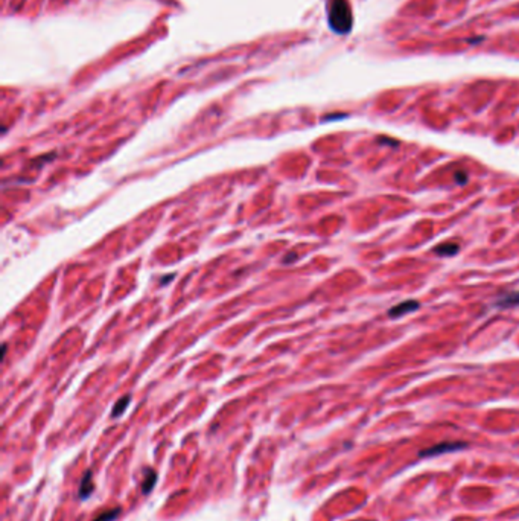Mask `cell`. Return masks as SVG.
Returning a JSON list of instances; mask_svg holds the SVG:
<instances>
[{
  "mask_svg": "<svg viewBox=\"0 0 519 521\" xmlns=\"http://www.w3.org/2000/svg\"><path fill=\"white\" fill-rule=\"evenodd\" d=\"M156 482H157V474H156V471H154V469H146V472H145V480H143V483H142V491H143V494H149V492L153 491Z\"/></svg>",
  "mask_w": 519,
  "mask_h": 521,
  "instance_id": "cell-5",
  "label": "cell"
},
{
  "mask_svg": "<svg viewBox=\"0 0 519 521\" xmlns=\"http://www.w3.org/2000/svg\"><path fill=\"white\" fill-rule=\"evenodd\" d=\"M459 252V245L456 242H445L440 244L434 248V253L440 255V256H452Z\"/></svg>",
  "mask_w": 519,
  "mask_h": 521,
  "instance_id": "cell-6",
  "label": "cell"
},
{
  "mask_svg": "<svg viewBox=\"0 0 519 521\" xmlns=\"http://www.w3.org/2000/svg\"><path fill=\"white\" fill-rule=\"evenodd\" d=\"M119 515H120V508H115L112 511L102 512L98 518H95L93 521H115Z\"/></svg>",
  "mask_w": 519,
  "mask_h": 521,
  "instance_id": "cell-8",
  "label": "cell"
},
{
  "mask_svg": "<svg viewBox=\"0 0 519 521\" xmlns=\"http://www.w3.org/2000/svg\"><path fill=\"white\" fill-rule=\"evenodd\" d=\"M93 491H95L93 475H92V471H87L85 475L81 480V485H79V497L81 498H89L93 494Z\"/></svg>",
  "mask_w": 519,
  "mask_h": 521,
  "instance_id": "cell-4",
  "label": "cell"
},
{
  "mask_svg": "<svg viewBox=\"0 0 519 521\" xmlns=\"http://www.w3.org/2000/svg\"><path fill=\"white\" fill-rule=\"evenodd\" d=\"M417 308H419V302H416V300H406V302H402V303H399V305L390 308L388 314H390L392 317H401V316H405V314H408V312L416 311Z\"/></svg>",
  "mask_w": 519,
  "mask_h": 521,
  "instance_id": "cell-3",
  "label": "cell"
},
{
  "mask_svg": "<svg viewBox=\"0 0 519 521\" xmlns=\"http://www.w3.org/2000/svg\"><path fill=\"white\" fill-rule=\"evenodd\" d=\"M128 403H129V397H125V398H122V400H120V401H119V403L115 405V408H113V418L120 416V414L125 411V408H126Z\"/></svg>",
  "mask_w": 519,
  "mask_h": 521,
  "instance_id": "cell-9",
  "label": "cell"
},
{
  "mask_svg": "<svg viewBox=\"0 0 519 521\" xmlns=\"http://www.w3.org/2000/svg\"><path fill=\"white\" fill-rule=\"evenodd\" d=\"M328 20L334 32L340 35L350 32L353 25V14L349 0H331L328 6Z\"/></svg>",
  "mask_w": 519,
  "mask_h": 521,
  "instance_id": "cell-1",
  "label": "cell"
},
{
  "mask_svg": "<svg viewBox=\"0 0 519 521\" xmlns=\"http://www.w3.org/2000/svg\"><path fill=\"white\" fill-rule=\"evenodd\" d=\"M462 448H466V444L464 442H442V444H437L425 451L420 453L422 457H428V456H439V454H443V453H451V451H459Z\"/></svg>",
  "mask_w": 519,
  "mask_h": 521,
  "instance_id": "cell-2",
  "label": "cell"
},
{
  "mask_svg": "<svg viewBox=\"0 0 519 521\" xmlns=\"http://www.w3.org/2000/svg\"><path fill=\"white\" fill-rule=\"evenodd\" d=\"M456 180H459V183H466V180H467V175H466V173L460 171V173L456 174Z\"/></svg>",
  "mask_w": 519,
  "mask_h": 521,
  "instance_id": "cell-10",
  "label": "cell"
},
{
  "mask_svg": "<svg viewBox=\"0 0 519 521\" xmlns=\"http://www.w3.org/2000/svg\"><path fill=\"white\" fill-rule=\"evenodd\" d=\"M483 40H484L483 37H478V38H470V40H469V43H478V41H483Z\"/></svg>",
  "mask_w": 519,
  "mask_h": 521,
  "instance_id": "cell-11",
  "label": "cell"
},
{
  "mask_svg": "<svg viewBox=\"0 0 519 521\" xmlns=\"http://www.w3.org/2000/svg\"><path fill=\"white\" fill-rule=\"evenodd\" d=\"M498 305L500 306H516V305H519V291L503 296L498 300Z\"/></svg>",
  "mask_w": 519,
  "mask_h": 521,
  "instance_id": "cell-7",
  "label": "cell"
}]
</instances>
